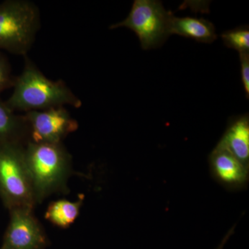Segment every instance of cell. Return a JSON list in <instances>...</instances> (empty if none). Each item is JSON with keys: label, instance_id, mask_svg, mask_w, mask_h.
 <instances>
[{"label": "cell", "instance_id": "1", "mask_svg": "<svg viewBox=\"0 0 249 249\" xmlns=\"http://www.w3.org/2000/svg\"><path fill=\"white\" fill-rule=\"evenodd\" d=\"M24 58L22 73L16 77L14 91L6 101L13 111L27 113L65 106L81 107V100L63 80L49 79L28 55Z\"/></svg>", "mask_w": 249, "mask_h": 249}, {"label": "cell", "instance_id": "2", "mask_svg": "<svg viewBox=\"0 0 249 249\" xmlns=\"http://www.w3.org/2000/svg\"><path fill=\"white\" fill-rule=\"evenodd\" d=\"M24 159L36 204H41L54 193H67L71 173V157L62 143L29 142L24 145Z\"/></svg>", "mask_w": 249, "mask_h": 249}, {"label": "cell", "instance_id": "3", "mask_svg": "<svg viewBox=\"0 0 249 249\" xmlns=\"http://www.w3.org/2000/svg\"><path fill=\"white\" fill-rule=\"evenodd\" d=\"M40 13L27 0H8L0 4V49L27 55L40 28Z\"/></svg>", "mask_w": 249, "mask_h": 249}, {"label": "cell", "instance_id": "4", "mask_svg": "<svg viewBox=\"0 0 249 249\" xmlns=\"http://www.w3.org/2000/svg\"><path fill=\"white\" fill-rule=\"evenodd\" d=\"M0 145V197L8 209H34L36 205L28 173L24 145Z\"/></svg>", "mask_w": 249, "mask_h": 249}, {"label": "cell", "instance_id": "5", "mask_svg": "<svg viewBox=\"0 0 249 249\" xmlns=\"http://www.w3.org/2000/svg\"><path fill=\"white\" fill-rule=\"evenodd\" d=\"M173 14L163 7L161 1L135 0L130 12L124 20L112 24L109 29L125 27L135 33L144 50L163 45L170 34Z\"/></svg>", "mask_w": 249, "mask_h": 249}, {"label": "cell", "instance_id": "6", "mask_svg": "<svg viewBox=\"0 0 249 249\" xmlns=\"http://www.w3.org/2000/svg\"><path fill=\"white\" fill-rule=\"evenodd\" d=\"M23 115L29 127V139L35 142L61 143L79 126L65 107L29 111Z\"/></svg>", "mask_w": 249, "mask_h": 249}, {"label": "cell", "instance_id": "7", "mask_svg": "<svg viewBox=\"0 0 249 249\" xmlns=\"http://www.w3.org/2000/svg\"><path fill=\"white\" fill-rule=\"evenodd\" d=\"M33 210H10V221L0 249H45L49 240Z\"/></svg>", "mask_w": 249, "mask_h": 249}, {"label": "cell", "instance_id": "8", "mask_svg": "<svg viewBox=\"0 0 249 249\" xmlns=\"http://www.w3.org/2000/svg\"><path fill=\"white\" fill-rule=\"evenodd\" d=\"M211 173L223 186L229 190L241 189L249 181V169L219 145H216L209 156Z\"/></svg>", "mask_w": 249, "mask_h": 249}, {"label": "cell", "instance_id": "9", "mask_svg": "<svg viewBox=\"0 0 249 249\" xmlns=\"http://www.w3.org/2000/svg\"><path fill=\"white\" fill-rule=\"evenodd\" d=\"M218 145L227 149L245 167L249 168V117L237 116L230 121Z\"/></svg>", "mask_w": 249, "mask_h": 249}, {"label": "cell", "instance_id": "10", "mask_svg": "<svg viewBox=\"0 0 249 249\" xmlns=\"http://www.w3.org/2000/svg\"><path fill=\"white\" fill-rule=\"evenodd\" d=\"M29 140V127L24 115H18L0 100V145L26 144Z\"/></svg>", "mask_w": 249, "mask_h": 249}, {"label": "cell", "instance_id": "11", "mask_svg": "<svg viewBox=\"0 0 249 249\" xmlns=\"http://www.w3.org/2000/svg\"><path fill=\"white\" fill-rule=\"evenodd\" d=\"M170 30L171 35L176 34L202 43H211L217 37L213 24L204 18L173 16Z\"/></svg>", "mask_w": 249, "mask_h": 249}, {"label": "cell", "instance_id": "12", "mask_svg": "<svg viewBox=\"0 0 249 249\" xmlns=\"http://www.w3.org/2000/svg\"><path fill=\"white\" fill-rule=\"evenodd\" d=\"M84 196H80L76 201L60 199L53 201L45 213L46 219L62 229L70 227L79 215Z\"/></svg>", "mask_w": 249, "mask_h": 249}, {"label": "cell", "instance_id": "13", "mask_svg": "<svg viewBox=\"0 0 249 249\" xmlns=\"http://www.w3.org/2000/svg\"><path fill=\"white\" fill-rule=\"evenodd\" d=\"M224 45L228 48L235 49L239 53H249V29L242 26L226 31L221 35Z\"/></svg>", "mask_w": 249, "mask_h": 249}, {"label": "cell", "instance_id": "14", "mask_svg": "<svg viewBox=\"0 0 249 249\" xmlns=\"http://www.w3.org/2000/svg\"><path fill=\"white\" fill-rule=\"evenodd\" d=\"M16 77L11 73V65L7 59L0 53V93L14 87Z\"/></svg>", "mask_w": 249, "mask_h": 249}, {"label": "cell", "instance_id": "15", "mask_svg": "<svg viewBox=\"0 0 249 249\" xmlns=\"http://www.w3.org/2000/svg\"><path fill=\"white\" fill-rule=\"evenodd\" d=\"M242 84L247 99L249 98V53L240 54Z\"/></svg>", "mask_w": 249, "mask_h": 249}, {"label": "cell", "instance_id": "16", "mask_svg": "<svg viewBox=\"0 0 249 249\" xmlns=\"http://www.w3.org/2000/svg\"><path fill=\"white\" fill-rule=\"evenodd\" d=\"M234 230H235V227H232L231 229L229 230V231L227 232V235L224 236V238L222 240V242H220L219 246L216 248V249H224V246H225L226 244L228 242V240L230 239V237H231L232 234H233Z\"/></svg>", "mask_w": 249, "mask_h": 249}]
</instances>
